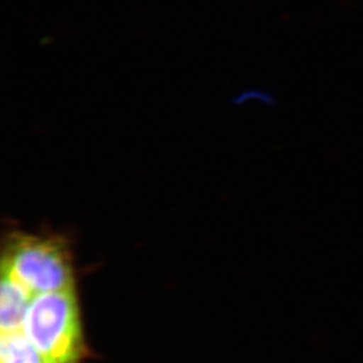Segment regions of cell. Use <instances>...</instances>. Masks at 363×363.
<instances>
[{"mask_svg":"<svg viewBox=\"0 0 363 363\" xmlns=\"http://www.w3.org/2000/svg\"><path fill=\"white\" fill-rule=\"evenodd\" d=\"M21 332L48 363H79L85 346L76 287L35 295Z\"/></svg>","mask_w":363,"mask_h":363,"instance_id":"obj_1","label":"cell"},{"mask_svg":"<svg viewBox=\"0 0 363 363\" xmlns=\"http://www.w3.org/2000/svg\"><path fill=\"white\" fill-rule=\"evenodd\" d=\"M1 273L23 284L32 294L65 291L74 286L72 259L57 239L16 234L7 241Z\"/></svg>","mask_w":363,"mask_h":363,"instance_id":"obj_2","label":"cell"},{"mask_svg":"<svg viewBox=\"0 0 363 363\" xmlns=\"http://www.w3.org/2000/svg\"><path fill=\"white\" fill-rule=\"evenodd\" d=\"M35 295L10 275L1 273L0 329L1 333L21 332Z\"/></svg>","mask_w":363,"mask_h":363,"instance_id":"obj_3","label":"cell"},{"mask_svg":"<svg viewBox=\"0 0 363 363\" xmlns=\"http://www.w3.org/2000/svg\"><path fill=\"white\" fill-rule=\"evenodd\" d=\"M0 363H48L21 332L0 334Z\"/></svg>","mask_w":363,"mask_h":363,"instance_id":"obj_4","label":"cell"}]
</instances>
